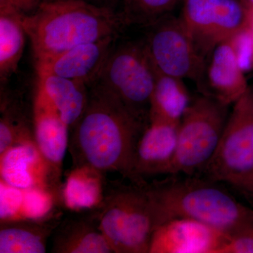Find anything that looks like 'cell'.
<instances>
[{
  "mask_svg": "<svg viewBox=\"0 0 253 253\" xmlns=\"http://www.w3.org/2000/svg\"><path fill=\"white\" fill-rule=\"evenodd\" d=\"M146 126L95 83L85 111L73 126L69 144L73 168L118 172L134 182L136 145Z\"/></svg>",
  "mask_w": 253,
  "mask_h": 253,
  "instance_id": "obj_1",
  "label": "cell"
},
{
  "mask_svg": "<svg viewBox=\"0 0 253 253\" xmlns=\"http://www.w3.org/2000/svg\"><path fill=\"white\" fill-rule=\"evenodd\" d=\"M219 182L199 175L169 174L146 184L158 226L175 218H189L231 236L253 226V211Z\"/></svg>",
  "mask_w": 253,
  "mask_h": 253,
  "instance_id": "obj_2",
  "label": "cell"
},
{
  "mask_svg": "<svg viewBox=\"0 0 253 253\" xmlns=\"http://www.w3.org/2000/svg\"><path fill=\"white\" fill-rule=\"evenodd\" d=\"M22 22L36 61L116 37L126 26L121 13L85 0L42 1L36 12L22 16Z\"/></svg>",
  "mask_w": 253,
  "mask_h": 253,
  "instance_id": "obj_3",
  "label": "cell"
},
{
  "mask_svg": "<svg viewBox=\"0 0 253 253\" xmlns=\"http://www.w3.org/2000/svg\"><path fill=\"white\" fill-rule=\"evenodd\" d=\"M146 183L139 185L116 181L105 186L104 199L93 209L99 229L114 253H149L158 224Z\"/></svg>",
  "mask_w": 253,
  "mask_h": 253,
  "instance_id": "obj_4",
  "label": "cell"
},
{
  "mask_svg": "<svg viewBox=\"0 0 253 253\" xmlns=\"http://www.w3.org/2000/svg\"><path fill=\"white\" fill-rule=\"evenodd\" d=\"M229 113V106L207 95L191 99L178 127L170 174L192 176L202 172L215 153Z\"/></svg>",
  "mask_w": 253,
  "mask_h": 253,
  "instance_id": "obj_5",
  "label": "cell"
},
{
  "mask_svg": "<svg viewBox=\"0 0 253 253\" xmlns=\"http://www.w3.org/2000/svg\"><path fill=\"white\" fill-rule=\"evenodd\" d=\"M95 83L117 99L136 119L149 125L155 73L144 42H128L113 49Z\"/></svg>",
  "mask_w": 253,
  "mask_h": 253,
  "instance_id": "obj_6",
  "label": "cell"
},
{
  "mask_svg": "<svg viewBox=\"0 0 253 253\" xmlns=\"http://www.w3.org/2000/svg\"><path fill=\"white\" fill-rule=\"evenodd\" d=\"M201 174L233 187L253 174V89L234 103L215 153Z\"/></svg>",
  "mask_w": 253,
  "mask_h": 253,
  "instance_id": "obj_7",
  "label": "cell"
},
{
  "mask_svg": "<svg viewBox=\"0 0 253 253\" xmlns=\"http://www.w3.org/2000/svg\"><path fill=\"white\" fill-rule=\"evenodd\" d=\"M149 27L144 43L155 67L173 77L191 80L199 85L204 77L206 59L180 18L169 14Z\"/></svg>",
  "mask_w": 253,
  "mask_h": 253,
  "instance_id": "obj_8",
  "label": "cell"
},
{
  "mask_svg": "<svg viewBox=\"0 0 253 253\" xmlns=\"http://www.w3.org/2000/svg\"><path fill=\"white\" fill-rule=\"evenodd\" d=\"M179 16L196 47L207 59L219 43L249 26L241 0H182Z\"/></svg>",
  "mask_w": 253,
  "mask_h": 253,
  "instance_id": "obj_9",
  "label": "cell"
},
{
  "mask_svg": "<svg viewBox=\"0 0 253 253\" xmlns=\"http://www.w3.org/2000/svg\"><path fill=\"white\" fill-rule=\"evenodd\" d=\"M230 237L201 221L175 218L155 230L149 253H218Z\"/></svg>",
  "mask_w": 253,
  "mask_h": 253,
  "instance_id": "obj_10",
  "label": "cell"
},
{
  "mask_svg": "<svg viewBox=\"0 0 253 253\" xmlns=\"http://www.w3.org/2000/svg\"><path fill=\"white\" fill-rule=\"evenodd\" d=\"M33 126L36 146L45 162L51 187L56 189L69 144V126L63 122L54 105L39 86H37L33 105Z\"/></svg>",
  "mask_w": 253,
  "mask_h": 253,
  "instance_id": "obj_11",
  "label": "cell"
},
{
  "mask_svg": "<svg viewBox=\"0 0 253 253\" xmlns=\"http://www.w3.org/2000/svg\"><path fill=\"white\" fill-rule=\"evenodd\" d=\"M116 37L80 44L51 56L36 61L37 74L48 73L68 78L86 85L96 83L102 72Z\"/></svg>",
  "mask_w": 253,
  "mask_h": 253,
  "instance_id": "obj_12",
  "label": "cell"
},
{
  "mask_svg": "<svg viewBox=\"0 0 253 253\" xmlns=\"http://www.w3.org/2000/svg\"><path fill=\"white\" fill-rule=\"evenodd\" d=\"M177 125L150 122L136 145L134 184L142 185L148 176L171 174L178 140ZM132 183V182H131Z\"/></svg>",
  "mask_w": 253,
  "mask_h": 253,
  "instance_id": "obj_13",
  "label": "cell"
},
{
  "mask_svg": "<svg viewBox=\"0 0 253 253\" xmlns=\"http://www.w3.org/2000/svg\"><path fill=\"white\" fill-rule=\"evenodd\" d=\"M198 86L201 94L229 106L249 89L231 39L219 43L208 56L204 77Z\"/></svg>",
  "mask_w": 253,
  "mask_h": 253,
  "instance_id": "obj_14",
  "label": "cell"
},
{
  "mask_svg": "<svg viewBox=\"0 0 253 253\" xmlns=\"http://www.w3.org/2000/svg\"><path fill=\"white\" fill-rule=\"evenodd\" d=\"M0 174L1 181L16 189H53L36 143L16 145L0 154Z\"/></svg>",
  "mask_w": 253,
  "mask_h": 253,
  "instance_id": "obj_15",
  "label": "cell"
},
{
  "mask_svg": "<svg viewBox=\"0 0 253 253\" xmlns=\"http://www.w3.org/2000/svg\"><path fill=\"white\" fill-rule=\"evenodd\" d=\"M51 237V253H114L92 210L60 221Z\"/></svg>",
  "mask_w": 253,
  "mask_h": 253,
  "instance_id": "obj_16",
  "label": "cell"
},
{
  "mask_svg": "<svg viewBox=\"0 0 253 253\" xmlns=\"http://www.w3.org/2000/svg\"><path fill=\"white\" fill-rule=\"evenodd\" d=\"M61 221V214L53 212L38 219L1 221L0 253H46L48 239Z\"/></svg>",
  "mask_w": 253,
  "mask_h": 253,
  "instance_id": "obj_17",
  "label": "cell"
},
{
  "mask_svg": "<svg viewBox=\"0 0 253 253\" xmlns=\"http://www.w3.org/2000/svg\"><path fill=\"white\" fill-rule=\"evenodd\" d=\"M154 69L155 85L150 106L149 123L163 122L179 126L191 101L184 80L165 74L154 66Z\"/></svg>",
  "mask_w": 253,
  "mask_h": 253,
  "instance_id": "obj_18",
  "label": "cell"
},
{
  "mask_svg": "<svg viewBox=\"0 0 253 253\" xmlns=\"http://www.w3.org/2000/svg\"><path fill=\"white\" fill-rule=\"evenodd\" d=\"M40 86L54 105L60 117L68 126H73L85 111L89 92L84 83L48 74H38Z\"/></svg>",
  "mask_w": 253,
  "mask_h": 253,
  "instance_id": "obj_19",
  "label": "cell"
},
{
  "mask_svg": "<svg viewBox=\"0 0 253 253\" xmlns=\"http://www.w3.org/2000/svg\"><path fill=\"white\" fill-rule=\"evenodd\" d=\"M104 173L88 166L73 168L62 190L66 207L73 211H91L104 196Z\"/></svg>",
  "mask_w": 253,
  "mask_h": 253,
  "instance_id": "obj_20",
  "label": "cell"
},
{
  "mask_svg": "<svg viewBox=\"0 0 253 253\" xmlns=\"http://www.w3.org/2000/svg\"><path fill=\"white\" fill-rule=\"evenodd\" d=\"M21 15L0 14V77L8 79L22 56L26 33Z\"/></svg>",
  "mask_w": 253,
  "mask_h": 253,
  "instance_id": "obj_21",
  "label": "cell"
},
{
  "mask_svg": "<svg viewBox=\"0 0 253 253\" xmlns=\"http://www.w3.org/2000/svg\"><path fill=\"white\" fill-rule=\"evenodd\" d=\"M121 11L126 25L151 26L171 14L182 0H121Z\"/></svg>",
  "mask_w": 253,
  "mask_h": 253,
  "instance_id": "obj_22",
  "label": "cell"
},
{
  "mask_svg": "<svg viewBox=\"0 0 253 253\" xmlns=\"http://www.w3.org/2000/svg\"><path fill=\"white\" fill-rule=\"evenodd\" d=\"M0 120V154L12 146L36 143L34 128L9 109L4 110Z\"/></svg>",
  "mask_w": 253,
  "mask_h": 253,
  "instance_id": "obj_23",
  "label": "cell"
},
{
  "mask_svg": "<svg viewBox=\"0 0 253 253\" xmlns=\"http://www.w3.org/2000/svg\"><path fill=\"white\" fill-rule=\"evenodd\" d=\"M244 72L253 69V31L248 26L230 38Z\"/></svg>",
  "mask_w": 253,
  "mask_h": 253,
  "instance_id": "obj_24",
  "label": "cell"
},
{
  "mask_svg": "<svg viewBox=\"0 0 253 253\" xmlns=\"http://www.w3.org/2000/svg\"><path fill=\"white\" fill-rule=\"evenodd\" d=\"M218 253H253V226L231 236Z\"/></svg>",
  "mask_w": 253,
  "mask_h": 253,
  "instance_id": "obj_25",
  "label": "cell"
},
{
  "mask_svg": "<svg viewBox=\"0 0 253 253\" xmlns=\"http://www.w3.org/2000/svg\"><path fill=\"white\" fill-rule=\"evenodd\" d=\"M42 0H0V14L27 16L36 12Z\"/></svg>",
  "mask_w": 253,
  "mask_h": 253,
  "instance_id": "obj_26",
  "label": "cell"
},
{
  "mask_svg": "<svg viewBox=\"0 0 253 253\" xmlns=\"http://www.w3.org/2000/svg\"><path fill=\"white\" fill-rule=\"evenodd\" d=\"M248 11L253 10V0H241Z\"/></svg>",
  "mask_w": 253,
  "mask_h": 253,
  "instance_id": "obj_27",
  "label": "cell"
},
{
  "mask_svg": "<svg viewBox=\"0 0 253 253\" xmlns=\"http://www.w3.org/2000/svg\"><path fill=\"white\" fill-rule=\"evenodd\" d=\"M249 11V26L253 31V10Z\"/></svg>",
  "mask_w": 253,
  "mask_h": 253,
  "instance_id": "obj_28",
  "label": "cell"
},
{
  "mask_svg": "<svg viewBox=\"0 0 253 253\" xmlns=\"http://www.w3.org/2000/svg\"><path fill=\"white\" fill-rule=\"evenodd\" d=\"M94 1H100V2H107V1H112V0H94Z\"/></svg>",
  "mask_w": 253,
  "mask_h": 253,
  "instance_id": "obj_29",
  "label": "cell"
},
{
  "mask_svg": "<svg viewBox=\"0 0 253 253\" xmlns=\"http://www.w3.org/2000/svg\"><path fill=\"white\" fill-rule=\"evenodd\" d=\"M42 1H53V0H42Z\"/></svg>",
  "mask_w": 253,
  "mask_h": 253,
  "instance_id": "obj_30",
  "label": "cell"
}]
</instances>
